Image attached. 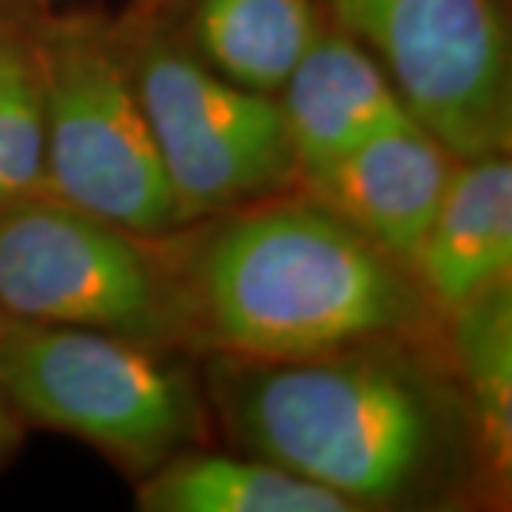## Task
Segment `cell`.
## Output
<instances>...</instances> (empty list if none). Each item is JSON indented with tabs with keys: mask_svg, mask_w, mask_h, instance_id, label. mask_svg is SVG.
Wrapping results in <instances>:
<instances>
[{
	"mask_svg": "<svg viewBox=\"0 0 512 512\" xmlns=\"http://www.w3.org/2000/svg\"><path fill=\"white\" fill-rule=\"evenodd\" d=\"M441 336L302 359L208 356L211 413L242 453L274 461L356 510L436 504L476 484Z\"/></svg>",
	"mask_w": 512,
	"mask_h": 512,
	"instance_id": "obj_1",
	"label": "cell"
},
{
	"mask_svg": "<svg viewBox=\"0 0 512 512\" xmlns=\"http://www.w3.org/2000/svg\"><path fill=\"white\" fill-rule=\"evenodd\" d=\"M180 225L296 188L276 94L217 72L185 32L180 0H128L111 18Z\"/></svg>",
	"mask_w": 512,
	"mask_h": 512,
	"instance_id": "obj_3",
	"label": "cell"
},
{
	"mask_svg": "<svg viewBox=\"0 0 512 512\" xmlns=\"http://www.w3.org/2000/svg\"><path fill=\"white\" fill-rule=\"evenodd\" d=\"M407 271L441 319L481 291L512 279L510 154L456 160Z\"/></svg>",
	"mask_w": 512,
	"mask_h": 512,
	"instance_id": "obj_10",
	"label": "cell"
},
{
	"mask_svg": "<svg viewBox=\"0 0 512 512\" xmlns=\"http://www.w3.org/2000/svg\"><path fill=\"white\" fill-rule=\"evenodd\" d=\"M9 15H12V12H9V9H6V3L0 0V23H3V20L9 18Z\"/></svg>",
	"mask_w": 512,
	"mask_h": 512,
	"instance_id": "obj_16",
	"label": "cell"
},
{
	"mask_svg": "<svg viewBox=\"0 0 512 512\" xmlns=\"http://www.w3.org/2000/svg\"><path fill=\"white\" fill-rule=\"evenodd\" d=\"M35 40L49 194L140 237L177 231V200L111 18L77 12L37 20Z\"/></svg>",
	"mask_w": 512,
	"mask_h": 512,
	"instance_id": "obj_5",
	"label": "cell"
},
{
	"mask_svg": "<svg viewBox=\"0 0 512 512\" xmlns=\"http://www.w3.org/2000/svg\"><path fill=\"white\" fill-rule=\"evenodd\" d=\"M191 350L302 359L421 342L444 325L413 274L308 194L282 191L165 234Z\"/></svg>",
	"mask_w": 512,
	"mask_h": 512,
	"instance_id": "obj_2",
	"label": "cell"
},
{
	"mask_svg": "<svg viewBox=\"0 0 512 512\" xmlns=\"http://www.w3.org/2000/svg\"><path fill=\"white\" fill-rule=\"evenodd\" d=\"M146 512H353L345 498L274 461L188 447L143 476Z\"/></svg>",
	"mask_w": 512,
	"mask_h": 512,
	"instance_id": "obj_12",
	"label": "cell"
},
{
	"mask_svg": "<svg viewBox=\"0 0 512 512\" xmlns=\"http://www.w3.org/2000/svg\"><path fill=\"white\" fill-rule=\"evenodd\" d=\"M453 165L456 157L416 117H404L345 157L296 180V188L410 268Z\"/></svg>",
	"mask_w": 512,
	"mask_h": 512,
	"instance_id": "obj_8",
	"label": "cell"
},
{
	"mask_svg": "<svg viewBox=\"0 0 512 512\" xmlns=\"http://www.w3.org/2000/svg\"><path fill=\"white\" fill-rule=\"evenodd\" d=\"M49 194L46 109L35 23H0V205Z\"/></svg>",
	"mask_w": 512,
	"mask_h": 512,
	"instance_id": "obj_14",
	"label": "cell"
},
{
	"mask_svg": "<svg viewBox=\"0 0 512 512\" xmlns=\"http://www.w3.org/2000/svg\"><path fill=\"white\" fill-rule=\"evenodd\" d=\"M276 100L288 128L296 180L345 157L382 128L413 117L379 60L325 9Z\"/></svg>",
	"mask_w": 512,
	"mask_h": 512,
	"instance_id": "obj_9",
	"label": "cell"
},
{
	"mask_svg": "<svg viewBox=\"0 0 512 512\" xmlns=\"http://www.w3.org/2000/svg\"><path fill=\"white\" fill-rule=\"evenodd\" d=\"M0 322H3V316H0Z\"/></svg>",
	"mask_w": 512,
	"mask_h": 512,
	"instance_id": "obj_17",
	"label": "cell"
},
{
	"mask_svg": "<svg viewBox=\"0 0 512 512\" xmlns=\"http://www.w3.org/2000/svg\"><path fill=\"white\" fill-rule=\"evenodd\" d=\"M194 49L217 72L276 94L322 23L319 0H180Z\"/></svg>",
	"mask_w": 512,
	"mask_h": 512,
	"instance_id": "obj_13",
	"label": "cell"
},
{
	"mask_svg": "<svg viewBox=\"0 0 512 512\" xmlns=\"http://www.w3.org/2000/svg\"><path fill=\"white\" fill-rule=\"evenodd\" d=\"M379 60L407 111L456 160L510 154L504 0H319Z\"/></svg>",
	"mask_w": 512,
	"mask_h": 512,
	"instance_id": "obj_7",
	"label": "cell"
},
{
	"mask_svg": "<svg viewBox=\"0 0 512 512\" xmlns=\"http://www.w3.org/2000/svg\"><path fill=\"white\" fill-rule=\"evenodd\" d=\"M168 350L120 333L0 322V387L23 424L92 444L143 478L197 447L208 427L202 373Z\"/></svg>",
	"mask_w": 512,
	"mask_h": 512,
	"instance_id": "obj_4",
	"label": "cell"
},
{
	"mask_svg": "<svg viewBox=\"0 0 512 512\" xmlns=\"http://www.w3.org/2000/svg\"><path fill=\"white\" fill-rule=\"evenodd\" d=\"M0 316L191 350L165 239L35 194L0 205Z\"/></svg>",
	"mask_w": 512,
	"mask_h": 512,
	"instance_id": "obj_6",
	"label": "cell"
},
{
	"mask_svg": "<svg viewBox=\"0 0 512 512\" xmlns=\"http://www.w3.org/2000/svg\"><path fill=\"white\" fill-rule=\"evenodd\" d=\"M20 441H23V421L0 387V467L18 453Z\"/></svg>",
	"mask_w": 512,
	"mask_h": 512,
	"instance_id": "obj_15",
	"label": "cell"
},
{
	"mask_svg": "<svg viewBox=\"0 0 512 512\" xmlns=\"http://www.w3.org/2000/svg\"><path fill=\"white\" fill-rule=\"evenodd\" d=\"M444 325L473 439L476 487L501 498L512 470V279L464 302Z\"/></svg>",
	"mask_w": 512,
	"mask_h": 512,
	"instance_id": "obj_11",
	"label": "cell"
}]
</instances>
